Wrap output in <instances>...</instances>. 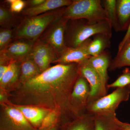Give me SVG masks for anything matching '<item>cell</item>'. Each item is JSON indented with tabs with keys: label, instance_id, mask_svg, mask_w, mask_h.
I'll use <instances>...</instances> for the list:
<instances>
[{
	"label": "cell",
	"instance_id": "obj_1",
	"mask_svg": "<svg viewBox=\"0 0 130 130\" xmlns=\"http://www.w3.org/2000/svg\"><path fill=\"white\" fill-rule=\"evenodd\" d=\"M79 76L78 63L57 64L8 93L9 102L16 106H35L56 110L61 125L75 118L69 99Z\"/></svg>",
	"mask_w": 130,
	"mask_h": 130
},
{
	"label": "cell",
	"instance_id": "obj_2",
	"mask_svg": "<svg viewBox=\"0 0 130 130\" xmlns=\"http://www.w3.org/2000/svg\"><path fill=\"white\" fill-rule=\"evenodd\" d=\"M112 29L108 21L90 24L84 19L69 20L64 33V40L67 48L76 47L91 37L99 34L112 36Z\"/></svg>",
	"mask_w": 130,
	"mask_h": 130
},
{
	"label": "cell",
	"instance_id": "obj_3",
	"mask_svg": "<svg viewBox=\"0 0 130 130\" xmlns=\"http://www.w3.org/2000/svg\"><path fill=\"white\" fill-rule=\"evenodd\" d=\"M65 8L37 16L24 17L15 28L14 39L20 38L36 42L50 24L63 14Z\"/></svg>",
	"mask_w": 130,
	"mask_h": 130
},
{
	"label": "cell",
	"instance_id": "obj_4",
	"mask_svg": "<svg viewBox=\"0 0 130 130\" xmlns=\"http://www.w3.org/2000/svg\"><path fill=\"white\" fill-rule=\"evenodd\" d=\"M63 16L68 20L84 19L90 24L108 21L100 0H74L65 8Z\"/></svg>",
	"mask_w": 130,
	"mask_h": 130
},
{
	"label": "cell",
	"instance_id": "obj_5",
	"mask_svg": "<svg viewBox=\"0 0 130 130\" xmlns=\"http://www.w3.org/2000/svg\"><path fill=\"white\" fill-rule=\"evenodd\" d=\"M130 85L116 88L112 93L89 103L86 113L94 116H116V110L123 102L129 100Z\"/></svg>",
	"mask_w": 130,
	"mask_h": 130
},
{
	"label": "cell",
	"instance_id": "obj_6",
	"mask_svg": "<svg viewBox=\"0 0 130 130\" xmlns=\"http://www.w3.org/2000/svg\"><path fill=\"white\" fill-rule=\"evenodd\" d=\"M0 130H38L14 105L1 104Z\"/></svg>",
	"mask_w": 130,
	"mask_h": 130
},
{
	"label": "cell",
	"instance_id": "obj_7",
	"mask_svg": "<svg viewBox=\"0 0 130 130\" xmlns=\"http://www.w3.org/2000/svg\"><path fill=\"white\" fill-rule=\"evenodd\" d=\"M69 20L63 14L52 22L38 40L48 44L56 51L59 56L67 48L64 40V33Z\"/></svg>",
	"mask_w": 130,
	"mask_h": 130
},
{
	"label": "cell",
	"instance_id": "obj_8",
	"mask_svg": "<svg viewBox=\"0 0 130 130\" xmlns=\"http://www.w3.org/2000/svg\"><path fill=\"white\" fill-rule=\"evenodd\" d=\"M90 91V87L88 81L79 74L69 99V108L74 118L86 113Z\"/></svg>",
	"mask_w": 130,
	"mask_h": 130
},
{
	"label": "cell",
	"instance_id": "obj_9",
	"mask_svg": "<svg viewBox=\"0 0 130 130\" xmlns=\"http://www.w3.org/2000/svg\"><path fill=\"white\" fill-rule=\"evenodd\" d=\"M35 42L24 39H14L3 51L0 52V58L11 63H21L29 56Z\"/></svg>",
	"mask_w": 130,
	"mask_h": 130
},
{
	"label": "cell",
	"instance_id": "obj_10",
	"mask_svg": "<svg viewBox=\"0 0 130 130\" xmlns=\"http://www.w3.org/2000/svg\"><path fill=\"white\" fill-rule=\"evenodd\" d=\"M29 56L42 72L51 67V63H56L59 58L52 47L39 40L35 42Z\"/></svg>",
	"mask_w": 130,
	"mask_h": 130
},
{
	"label": "cell",
	"instance_id": "obj_11",
	"mask_svg": "<svg viewBox=\"0 0 130 130\" xmlns=\"http://www.w3.org/2000/svg\"><path fill=\"white\" fill-rule=\"evenodd\" d=\"M78 68L79 74L87 80L90 87L89 103L104 96L101 78L89 63L88 59L78 63Z\"/></svg>",
	"mask_w": 130,
	"mask_h": 130
},
{
	"label": "cell",
	"instance_id": "obj_12",
	"mask_svg": "<svg viewBox=\"0 0 130 130\" xmlns=\"http://www.w3.org/2000/svg\"><path fill=\"white\" fill-rule=\"evenodd\" d=\"M91 41V39L90 38L78 46L67 48L60 55L56 63L62 64H78L85 60L89 59L91 56L89 54L88 47Z\"/></svg>",
	"mask_w": 130,
	"mask_h": 130
},
{
	"label": "cell",
	"instance_id": "obj_13",
	"mask_svg": "<svg viewBox=\"0 0 130 130\" xmlns=\"http://www.w3.org/2000/svg\"><path fill=\"white\" fill-rule=\"evenodd\" d=\"M88 61L99 75L102 84L103 94L106 95L107 94V82L109 78L108 70L111 63L109 54L105 51L98 56H91Z\"/></svg>",
	"mask_w": 130,
	"mask_h": 130
},
{
	"label": "cell",
	"instance_id": "obj_14",
	"mask_svg": "<svg viewBox=\"0 0 130 130\" xmlns=\"http://www.w3.org/2000/svg\"><path fill=\"white\" fill-rule=\"evenodd\" d=\"M72 2V1L71 0H45L44 2L37 6L25 8L21 13L24 17L37 16L62 8L67 7Z\"/></svg>",
	"mask_w": 130,
	"mask_h": 130
},
{
	"label": "cell",
	"instance_id": "obj_15",
	"mask_svg": "<svg viewBox=\"0 0 130 130\" xmlns=\"http://www.w3.org/2000/svg\"><path fill=\"white\" fill-rule=\"evenodd\" d=\"M20 63L11 62L3 76L0 79V89L9 93L20 84Z\"/></svg>",
	"mask_w": 130,
	"mask_h": 130
},
{
	"label": "cell",
	"instance_id": "obj_16",
	"mask_svg": "<svg viewBox=\"0 0 130 130\" xmlns=\"http://www.w3.org/2000/svg\"><path fill=\"white\" fill-rule=\"evenodd\" d=\"M14 106L22 112L31 124L37 129L41 125L44 117L51 111L35 106Z\"/></svg>",
	"mask_w": 130,
	"mask_h": 130
},
{
	"label": "cell",
	"instance_id": "obj_17",
	"mask_svg": "<svg viewBox=\"0 0 130 130\" xmlns=\"http://www.w3.org/2000/svg\"><path fill=\"white\" fill-rule=\"evenodd\" d=\"M95 116L87 113L61 126L59 130H95Z\"/></svg>",
	"mask_w": 130,
	"mask_h": 130
},
{
	"label": "cell",
	"instance_id": "obj_18",
	"mask_svg": "<svg viewBox=\"0 0 130 130\" xmlns=\"http://www.w3.org/2000/svg\"><path fill=\"white\" fill-rule=\"evenodd\" d=\"M41 73L35 61L29 56L20 63V84L25 83Z\"/></svg>",
	"mask_w": 130,
	"mask_h": 130
},
{
	"label": "cell",
	"instance_id": "obj_19",
	"mask_svg": "<svg viewBox=\"0 0 130 130\" xmlns=\"http://www.w3.org/2000/svg\"><path fill=\"white\" fill-rule=\"evenodd\" d=\"M116 8L120 31L127 30L130 23V0H117Z\"/></svg>",
	"mask_w": 130,
	"mask_h": 130
},
{
	"label": "cell",
	"instance_id": "obj_20",
	"mask_svg": "<svg viewBox=\"0 0 130 130\" xmlns=\"http://www.w3.org/2000/svg\"><path fill=\"white\" fill-rule=\"evenodd\" d=\"M88 47V51L90 56H98L105 52L110 45V39L111 36L106 34H99L94 36Z\"/></svg>",
	"mask_w": 130,
	"mask_h": 130
},
{
	"label": "cell",
	"instance_id": "obj_21",
	"mask_svg": "<svg viewBox=\"0 0 130 130\" xmlns=\"http://www.w3.org/2000/svg\"><path fill=\"white\" fill-rule=\"evenodd\" d=\"M130 66V40L126 42L110 63V71L124 67Z\"/></svg>",
	"mask_w": 130,
	"mask_h": 130
},
{
	"label": "cell",
	"instance_id": "obj_22",
	"mask_svg": "<svg viewBox=\"0 0 130 130\" xmlns=\"http://www.w3.org/2000/svg\"><path fill=\"white\" fill-rule=\"evenodd\" d=\"M102 1L108 21L112 29L115 31H120L116 12V0H104Z\"/></svg>",
	"mask_w": 130,
	"mask_h": 130
},
{
	"label": "cell",
	"instance_id": "obj_23",
	"mask_svg": "<svg viewBox=\"0 0 130 130\" xmlns=\"http://www.w3.org/2000/svg\"><path fill=\"white\" fill-rule=\"evenodd\" d=\"M95 116V130H121L116 122V116Z\"/></svg>",
	"mask_w": 130,
	"mask_h": 130
},
{
	"label": "cell",
	"instance_id": "obj_24",
	"mask_svg": "<svg viewBox=\"0 0 130 130\" xmlns=\"http://www.w3.org/2000/svg\"><path fill=\"white\" fill-rule=\"evenodd\" d=\"M16 21V17L10 9L4 6L0 7V25L1 27L12 28Z\"/></svg>",
	"mask_w": 130,
	"mask_h": 130
},
{
	"label": "cell",
	"instance_id": "obj_25",
	"mask_svg": "<svg viewBox=\"0 0 130 130\" xmlns=\"http://www.w3.org/2000/svg\"><path fill=\"white\" fill-rule=\"evenodd\" d=\"M15 29L1 27L0 29V52L10 44L15 36Z\"/></svg>",
	"mask_w": 130,
	"mask_h": 130
},
{
	"label": "cell",
	"instance_id": "obj_26",
	"mask_svg": "<svg viewBox=\"0 0 130 130\" xmlns=\"http://www.w3.org/2000/svg\"><path fill=\"white\" fill-rule=\"evenodd\" d=\"M130 85V70L126 68L123 70L122 74L114 82L107 85V89L124 88Z\"/></svg>",
	"mask_w": 130,
	"mask_h": 130
},
{
	"label": "cell",
	"instance_id": "obj_27",
	"mask_svg": "<svg viewBox=\"0 0 130 130\" xmlns=\"http://www.w3.org/2000/svg\"><path fill=\"white\" fill-rule=\"evenodd\" d=\"M58 124L60 127V115L56 110H51L44 117L41 125L38 129H46Z\"/></svg>",
	"mask_w": 130,
	"mask_h": 130
},
{
	"label": "cell",
	"instance_id": "obj_28",
	"mask_svg": "<svg viewBox=\"0 0 130 130\" xmlns=\"http://www.w3.org/2000/svg\"><path fill=\"white\" fill-rule=\"evenodd\" d=\"M5 2L10 5V11L13 13H19L23 11L26 8V3L23 0H7Z\"/></svg>",
	"mask_w": 130,
	"mask_h": 130
},
{
	"label": "cell",
	"instance_id": "obj_29",
	"mask_svg": "<svg viewBox=\"0 0 130 130\" xmlns=\"http://www.w3.org/2000/svg\"><path fill=\"white\" fill-rule=\"evenodd\" d=\"M129 40H130V23L124 37L119 44L118 51H120L126 43Z\"/></svg>",
	"mask_w": 130,
	"mask_h": 130
},
{
	"label": "cell",
	"instance_id": "obj_30",
	"mask_svg": "<svg viewBox=\"0 0 130 130\" xmlns=\"http://www.w3.org/2000/svg\"><path fill=\"white\" fill-rule=\"evenodd\" d=\"M8 93L0 89V105L9 102Z\"/></svg>",
	"mask_w": 130,
	"mask_h": 130
},
{
	"label": "cell",
	"instance_id": "obj_31",
	"mask_svg": "<svg viewBox=\"0 0 130 130\" xmlns=\"http://www.w3.org/2000/svg\"><path fill=\"white\" fill-rule=\"evenodd\" d=\"M45 0H30L26 1V8L32 7L37 6L45 1Z\"/></svg>",
	"mask_w": 130,
	"mask_h": 130
},
{
	"label": "cell",
	"instance_id": "obj_32",
	"mask_svg": "<svg viewBox=\"0 0 130 130\" xmlns=\"http://www.w3.org/2000/svg\"><path fill=\"white\" fill-rule=\"evenodd\" d=\"M116 121L121 130H130V124L120 121L117 118Z\"/></svg>",
	"mask_w": 130,
	"mask_h": 130
},
{
	"label": "cell",
	"instance_id": "obj_33",
	"mask_svg": "<svg viewBox=\"0 0 130 130\" xmlns=\"http://www.w3.org/2000/svg\"><path fill=\"white\" fill-rule=\"evenodd\" d=\"M60 128V126L59 125L57 124L53 126L50 127V128H46V129H38V130H59Z\"/></svg>",
	"mask_w": 130,
	"mask_h": 130
},
{
	"label": "cell",
	"instance_id": "obj_34",
	"mask_svg": "<svg viewBox=\"0 0 130 130\" xmlns=\"http://www.w3.org/2000/svg\"></svg>",
	"mask_w": 130,
	"mask_h": 130
}]
</instances>
